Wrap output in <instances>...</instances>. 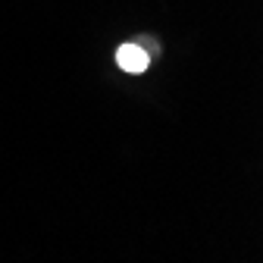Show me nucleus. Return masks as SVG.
I'll use <instances>...</instances> for the list:
<instances>
[{"instance_id": "obj_1", "label": "nucleus", "mask_w": 263, "mask_h": 263, "mask_svg": "<svg viewBox=\"0 0 263 263\" xmlns=\"http://www.w3.org/2000/svg\"><path fill=\"white\" fill-rule=\"evenodd\" d=\"M116 63H119V69H125V72H132V76H138V72L147 69L151 57H147V50H144L141 44H122V47L116 50Z\"/></svg>"}]
</instances>
